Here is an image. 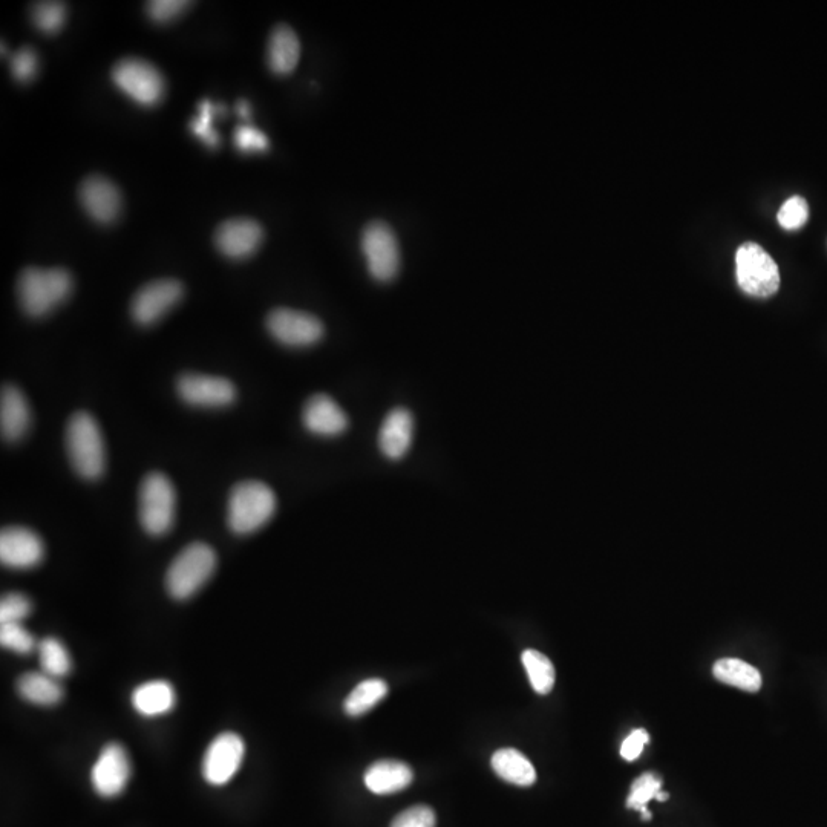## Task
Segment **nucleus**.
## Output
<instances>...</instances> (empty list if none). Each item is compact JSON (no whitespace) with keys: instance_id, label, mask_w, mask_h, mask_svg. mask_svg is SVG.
Returning <instances> with one entry per match:
<instances>
[{"instance_id":"nucleus-1","label":"nucleus","mask_w":827,"mask_h":827,"mask_svg":"<svg viewBox=\"0 0 827 827\" xmlns=\"http://www.w3.org/2000/svg\"><path fill=\"white\" fill-rule=\"evenodd\" d=\"M72 287V276L65 269L30 267L20 273L17 298L28 316L43 318L71 296Z\"/></svg>"},{"instance_id":"nucleus-2","label":"nucleus","mask_w":827,"mask_h":827,"mask_svg":"<svg viewBox=\"0 0 827 827\" xmlns=\"http://www.w3.org/2000/svg\"><path fill=\"white\" fill-rule=\"evenodd\" d=\"M66 452L77 475L97 480L105 474V437L99 423L89 412L79 411L66 426Z\"/></svg>"},{"instance_id":"nucleus-3","label":"nucleus","mask_w":827,"mask_h":827,"mask_svg":"<svg viewBox=\"0 0 827 827\" xmlns=\"http://www.w3.org/2000/svg\"><path fill=\"white\" fill-rule=\"evenodd\" d=\"M278 509V498L269 484L242 481L230 492L227 524L236 535H250L269 523Z\"/></svg>"},{"instance_id":"nucleus-4","label":"nucleus","mask_w":827,"mask_h":827,"mask_svg":"<svg viewBox=\"0 0 827 827\" xmlns=\"http://www.w3.org/2000/svg\"><path fill=\"white\" fill-rule=\"evenodd\" d=\"M215 569V550L203 543L190 544L172 561L167 570V592L178 601L192 598L206 586Z\"/></svg>"},{"instance_id":"nucleus-5","label":"nucleus","mask_w":827,"mask_h":827,"mask_svg":"<svg viewBox=\"0 0 827 827\" xmlns=\"http://www.w3.org/2000/svg\"><path fill=\"white\" fill-rule=\"evenodd\" d=\"M177 517V492L167 475L151 472L140 486V523L152 537L166 535Z\"/></svg>"},{"instance_id":"nucleus-6","label":"nucleus","mask_w":827,"mask_h":827,"mask_svg":"<svg viewBox=\"0 0 827 827\" xmlns=\"http://www.w3.org/2000/svg\"><path fill=\"white\" fill-rule=\"evenodd\" d=\"M737 282L746 295L769 298L780 287V272L768 252L756 242H745L736 255Z\"/></svg>"},{"instance_id":"nucleus-7","label":"nucleus","mask_w":827,"mask_h":827,"mask_svg":"<svg viewBox=\"0 0 827 827\" xmlns=\"http://www.w3.org/2000/svg\"><path fill=\"white\" fill-rule=\"evenodd\" d=\"M112 80L141 106L158 105L166 92L163 74L151 63L135 57L120 60L112 69Z\"/></svg>"},{"instance_id":"nucleus-8","label":"nucleus","mask_w":827,"mask_h":827,"mask_svg":"<svg viewBox=\"0 0 827 827\" xmlns=\"http://www.w3.org/2000/svg\"><path fill=\"white\" fill-rule=\"evenodd\" d=\"M362 250L376 281L389 282L396 278L400 270L399 242L388 224L382 221L368 224L363 230Z\"/></svg>"},{"instance_id":"nucleus-9","label":"nucleus","mask_w":827,"mask_h":827,"mask_svg":"<svg viewBox=\"0 0 827 827\" xmlns=\"http://www.w3.org/2000/svg\"><path fill=\"white\" fill-rule=\"evenodd\" d=\"M267 330L284 347L307 348L324 337V325L313 314L305 311L278 308L267 316Z\"/></svg>"},{"instance_id":"nucleus-10","label":"nucleus","mask_w":827,"mask_h":827,"mask_svg":"<svg viewBox=\"0 0 827 827\" xmlns=\"http://www.w3.org/2000/svg\"><path fill=\"white\" fill-rule=\"evenodd\" d=\"M183 284L177 279H158L137 291L132 299V319L141 327L157 324L183 299Z\"/></svg>"},{"instance_id":"nucleus-11","label":"nucleus","mask_w":827,"mask_h":827,"mask_svg":"<svg viewBox=\"0 0 827 827\" xmlns=\"http://www.w3.org/2000/svg\"><path fill=\"white\" fill-rule=\"evenodd\" d=\"M177 393L195 408H226L236 400V388L230 380L207 374H183L177 382Z\"/></svg>"},{"instance_id":"nucleus-12","label":"nucleus","mask_w":827,"mask_h":827,"mask_svg":"<svg viewBox=\"0 0 827 827\" xmlns=\"http://www.w3.org/2000/svg\"><path fill=\"white\" fill-rule=\"evenodd\" d=\"M45 556L42 538L22 526L7 527L0 533V561L10 569L28 570L39 566Z\"/></svg>"},{"instance_id":"nucleus-13","label":"nucleus","mask_w":827,"mask_h":827,"mask_svg":"<svg viewBox=\"0 0 827 827\" xmlns=\"http://www.w3.org/2000/svg\"><path fill=\"white\" fill-rule=\"evenodd\" d=\"M244 742L233 733H224L210 743L203 760V775L210 785L230 782L244 759Z\"/></svg>"},{"instance_id":"nucleus-14","label":"nucleus","mask_w":827,"mask_h":827,"mask_svg":"<svg viewBox=\"0 0 827 827\" xmlns=\"http://www.w3.org/2000/svg\"><path fill=\"white\" fill-rule=\"evenodd\" d=\"M92 786L102 797H115L128 785L131 762L125 748L117 743L105 746L92 768Z\"/></svg>"},{"instance_id":"nucleus-15","label":"nucleus","mask_w":827,"mask_h":827,"mask_svg":"<svg viewBox=\"0 0 827 827\" xmlns=\"http://www.w3.org/2000/svg\"><path fill=\"white\" fill-rule=\"evenodd\" d=\"M264 239V230L249 218H235L221 224L215 233V244L230 259H247L255 255Z\"/></svg>"},{"instance_id":"nucleus-16","label":"nucleus","mask_w":827,"mask_h":827,"mask_svg":"<svg viewBox=\"0 0 827 827\" xmlns=\"http://www.w3.org/2000/svg\"><path fill=\"white\" fill-rule=\"evenodd\" d=\"M80 203L92 220L111 224L121 212V193L111 180L105 177H88L79 190Z\"/></svg>"},{"instance_id":"nucleus-17","label":"nucleus","mask_w":827,"mask_h":827,"mask_svg":"<svg viewBox=\"0 0 827 827\" xmlns=\"http://www.w3.org/2000/svg\"><path fill=\"white\" fill-rule=\"evenodd\" d=\"M302 423L311 434L319 437H337L348 429V417L336 400L327 394H316L305 403Z\"/></svg>"},{"instance_id":"nucleus-18","label":"nucleus","mask_w":827,"mask_h":827,"mask_svg":"<svg viewBox=\"0 0 827 827\" xmlns=\"http://www.w3.org/2000/svg\"><path fill=\"white\" fill-rule=\"evenodd\" d=\"M414 439V416L406 408L388 412L379 431L380 452L389 460H402Z\"/></svg>"},{"instance_id":"nucleus-19","label":"nucleus","mask_w":827,"mask_h":827,"mask_svg":"<svg viewBox=\"0 0 827 827\" xmlns=\"http://www.w3.org/2000/svg\"><path fill=\"white\" fill-rule=\"evenodd\" d=\"M0 428L4 439L19 442L31 428V408L25 394L17 386L8 385L0 397Z\"/></svg>"},{"instance_id":"nucleus-20","label":"nucleus","mask_w":827,"mask_h":827,"mask_svg":"<svg viewBox=\"0 0 827 827\" xmlns=\"http://www.w3.org/2000/svg\"><path fill=\"white\" fill-rule=\"evenodd\" d=\"M301 57V43L295 31L288 25H278L270 34L269 60L270 69L278 76H288L295 71Z\"/></svg>"},{"instance_id":"nucleus-21","label":"nucleus","mask_w":827,"mask_h":827,"mask_svg":"<svg viewBox=\"0 0 827 827\" xmlns=\"http://www.w3.org/2000/svg\"><path fill=\"white\" fill-rule=\"evenodd\" d=\"M412 769L396 760H380L368 768L365 785L377 795L396 794L412 783Z\"/></svg>"},{"instance_id":"nucleus-22","label":"nucleus","mask_w":827,"mask_h":827,"mask_svg":"<svg viewBox=\"0 0 827 827\" xmlns=\"http://www.w3.org/2000/svg\"><path fill=\"white\" fill-rule=\"evenodd\" d=\"M175 702L177 697L174 687L163 680L140 685L132 694V705L135 710L146 717L169 713L175 707Z\"/></svg>"},{"instance_id":"nucleus-23","label":"nucleus","mask_w":827,"mask_h":827,"mask_svg":"<svg viewBox=\"0 0 827 827\" xmlns=\"http://www.w3.org/2000/svg\"><path fill=\"white\" fill-rule=\"evenodd\" d=\"M492 768L504 782L517 786H532L537 782V771L524 754L514 748H504L492 756Z\"/></svg>"},{"instance_id":"nucleus-24","label":"nucleus","mask_w":827,"mask_h":827,"mask_svg":"<svg viewBox=\"0 0 827 827\" xmlns=\"http://www.w3.org/2000/svg\"><path fill=\"white\" fill-rule=\"evenodd\" d=\"M713 674L722 684L748 693H757L762 688L760 671L740 659H720L714 664Z\"/></svg>"},{"instance_id":"nucleus-25","label":"nucleus","mask_w":827,"mask_h":827,"mask_svg":"<svg viewBox=\"0 0 827 827\" xmlns=\"http://www.w3.org/2000/svg\"><path fill=\"white\" fill-rule=\"evenodd\" d=\"M20 696L28 702L50 707L63 697V690L56 677L46 673H27L17 682Z\"/></svg>"},{"instance_id":"nucleus-26","label":"nucleus","mask_w":827,"mask_h":827,"mask_svg":"<svg viewBox=\"0 0 827 827\" xmlns=\"http://www.w3.org/2000/svg\"><path fill=\"white\" fill-rule=\"evenodd\" d=\"M388 694V685L380 679H368L354 688L353 693L345 700V713L348 716H363L373 710L377 703L382 702Z\"/></svg>"},{"instance_id":"nucleus-27","label":"nucleus","mask_w":827,"mask_h":827,"mask_svg":"<svg viewBox=\"0 0 827 827\" xmlns=\"http://www.w3.org/2000/svg\"><path fill=\"white\" fill-rule=\"evenodd\" d=\"M521 659L533 690L541 696L549 694L553 690L556 677L552 661L537 650L524 651Z\"/></svg>"},{"instance_id":"nucleus-28","label":"nucleus","mask_w":827,"mask_h":827,"mask_svg":"<svg viewBox=\"0 0 827 827\" xmlns=\"http://www.w3.org/2000/svg\"><path fill=\"white\" fill-rule=\"evenodd\" d=\"M661 789L662 780L658 775L653 774V772L642 774L631 785V792L627 798V808L641 812L645 821L651 820V812L648 811L647 805L656 798Z\"/></svg>"},{"instance_id":"nucleus-29","label":"nucleus","mask_w":827,"mask_h":827,"mask_svg":"<svg viewBox=\"0 0 827 827\" xmlns=\"http://www.w3.org/2000/svg\"><path fill=\"white\" fill-rule=\"evenodd\" d=\"M40 665L43 673L63 677L71 671V658L59 639L46 638L39 644Z\"/></svg>"},{"instance_id":"nucleus-30","label":"nucleus","mask_w":827,"mask_h":827,"mask_svg":"<svg viewBox=\"0 0 827 827\" xmlns=\"http://www.w3.org/2000/svg\"><path fill=\"white\" fill-rule=\"evenodd\" d=\"M226 114L223 105H213L209 100H204L198 106V115L190 121V129L210 149L220 146V135L212 128L213 118Z\"/></svg>"},{"instance_id":"nucleus-31","label":"nucleus","mask_w":827,"mask_h":827,"mask_svg":"<svg viewBox=\"0 0 827 827\" xmlns=\"http://www.w3.org/2000/svg\"><path fill=\"white\" fill-rule=\"evenodd\" d=\"M31 19L37 30L45 34H56L66 22V7L62 2H39L31 10Z\"/></svg>"},{"instance_id":"nucleus-32","label":"nucleus","mask_w":827,"mask_h":827,"mask_svg":"<svg viewBox=\"0 0 827 827\" xmlns=\"http://www.w3.org/2000/svg\"><path fill=\"white\" fill-rule=\"evenodd\" d=\"M0 644L19 654H30L36 648L33 635L22 624H0Z\"/></svg>"},{"instance_id":"nucleus-33","label":"nucleus","mask_w":827,"mask_h":827,"mask_svg":"<svg viewBox=\"0 0 827 827\" xmlns=\"http://www.w3.org/2000/svg\"><path fill=\"white\" fill-rule=\"evenodd\" d=\"M777 220L786 230H798L805 226L809 220V206L805 198H789L778 210Z\"/></svg>"},{"instance_id":"nucleus-34","label":"nucleus","mask_w":827,"mask_h":827,"mask_svg":"<svg viewBox=\"0 0 827 827\" xmlns=\"http://www.w3.org/2000/svg\"><path fill=\"white\" fill-rule=\"evenodd\" d=\"M31 613V601L22 593H8L0 602V624H20Z\"/></svg>"},{"instance_id":"nucleus-35","label":"nucleus","mask_w":827,"mask_h":827,"mask_svg":"<svg viewBox=\"0 0 827 827\" xmlns=\"http://www.w3.org/2000/svg\"><path fill=\"white\" fill-rule=\"evenodd\" d=\"M37 71H39V57L33 48L25 46L11 57V72L17 82H31L36 77Z\"/></svg>"},{"instance_id":"nucleus-36","label":"nucleus","mask_w":827,"mask_h":827,"mask_svg":"<svg viewBox=\"0 0 827 827\" xmlns=\"http://www.w3.org/2000/svg\"><path fill=\"white\" fill-rule=\"evenodd\" d=\"M235 146L238 151L250 154V152L267 151L270 143L267 135L262 134L259 129L253 126H239L235 131Z\"/></svg>"},{"instance_id":"nucleus-37","label":"nucleus","mask_w":827,"mask_h":827,"mask_svg":"<svg viewBox=\"0 0 827 827\" xmlns=\"http://www.w3.org/2000/svg\"><path fill=\"white\" fill-rule=\"evenodd\" d=\"M189 7L186 0H154L148 4V14L154 22L164 25L180 17Z\"/></svg>"},{"instance_id":"nucleus-38","label":"nucleus","mask_w":827,"mask_h":827,"mask_svg":"<svg viewBox=\"0 0 827 827\" xmlns=\"http://www.w3.org/2000/svg\"><path fill=\"white\" fill-rule=\"evenodd\" d=\"M391 827H435V814L429 806H414L397 815Z\"/></svg>"},{"instance_id":"nucleus-39","label":"nucleus","mask_w":827,"mask_h":827,"mask_svg":"<svg viewBox=\"0 0 827 827\" xmlns=\"http://www.w3.org/2000/svg\"><path fill=\"white\" fill-rule=\"evenodd\" d=\"M650 742V736H648L647 731L645 729H636L627 739L624 740L621 746V756L624 757L627 762H633V760L638 759L641 756L642 751H644V746Z\"/></svg>"},{"instance_id":"nucleus-40","label":"nucleus","mask_w":827,"mask_h":827,"mask_svg":"<svg viewBox=\"0 0 827 827\" xmlns=\"http://www.w3.org/2000/svg\"><path fill=\"white\" fill-rule=\"evenodd\" d=\"M236 112H238L239 117L244 118V120H249L250 115H252V109H250V105L247 102H239L236 105Z\"/></svg>"},{"instance_id":"nucleus-41","label":"nucleus","mask_w":827,"mask_h":827,"mask_svg":"<svg viewBox=\"0 0 827 827\" xmlns=\"http://www.w3.org/2000/svg\"><path fill=\"white\" fill-rule=\"evenodd\" d=\"M654 800L667 801L668 800L667 792H662V791L658 792V795H656V798H654Z\"/></svg>"}]
</instances>
